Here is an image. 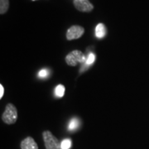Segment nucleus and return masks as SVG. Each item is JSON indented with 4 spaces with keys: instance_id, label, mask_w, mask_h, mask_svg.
<instances>
[{
    "instance_id": "6e6552de",
    "label": "nucleus",
    "mask_w": 149,
    "mask_h": 149,
    "mask_svg": "<svg viewBox=\"0 0 149 149\" xmlns=\"http://www.w3.org/2000/svg\"><path fill=\"white\" fill-rule=\"evenodd\" d=\"M95 55L94 53H92V52H91V53L89 54V56H88V58L86 60V61L85 62V65L81 66L82 68H81V70H80V72L85 71V70L88 69L91 65L95 62Z\"/></svg>"
},
{
    "instance_id": "ddd939ff",
    "label": "nucleus",
    "mask_w": 149,
    "mask_h": 149,
    "mask_svg": "<svg viewBox=\"0 0 149 149\" xmlns=\"http://www.w3.org/2000/svg\"><path fill=\"white\" fill-rule=\"evenodd\" d=\"M70 147H71V140L70 139H64L61 143V149H70Z\"/></svg>"
},
{
    "instance_id": "39448f33",
    "label": "nucleus",
    "mask_w": 149,
    "mask_h": 149,
    "mask_svg": "<svg viewBox=\"0 0 149 149\" xmlns=\"http://www.w3.org/2000/svg\"><path fill=\"white\" fill-rule=\"evenodd\" d=\"M74 5L80 12H91L94 8V6L89 0H74Z\"/></svg>"
},
{
    "instance_id": "f03ea898",
    "label": "nucleus",
    "mask_w": 149,
    "mask_h": 149,
    "mask_svg": "<svg viewBox=\"0 0 149 149\" xmlns=\"http://www.w3.org/2000/svg\"><path fill=\"white\" fill-rule=\"evenodd\" d=\"M86 61L85 55L83 52L78 50H74L73 52H70L66 56H65V62L68 65L70 66H75L79 63H85Z\"/></svg>"
},
{
    "instance_id": "9b49d317",
    "label": "nucleus",
    "mask_w": 149,
    "mask_h": 149,
    "mask_svg": "<svg viewBox=\"0 0 149 149\" xmlns=\"http://www.w3.org/2000/svg\"><path fill=\"white\" fill-rule=\"evenodd\" d=\"M78 127H79V120L77 118L71 119V121L69 123V125H68L70 131H74Z\"/></svg>"
},
{
    "instance_id": "f257e3e1",
    "label": "nucleus",
    "mask_w": 149,
    "mask_h": 149,
    "mask_svg": "<svg viewBox=\"0 0 149 149\" xmlns=\"http://www.w3.org/2000/svg\"><path fill=\"white\" fill-rule=\"evenodd\" d=\"M17 119V110L13 104H8L5 110L2 114V120L7 124L15 123Z\"/></svg>"
},
{
    "instance_id": "0eeeda50",
    "label": "nucleus",
    "mask_w": 149,
    "mask_h": 149,
    "mask_svg": "<svg viewBox=\"0 0 149 149\" xmlns=\"http://www.w3.org/2000/svg\"><path fill=\"white\" fill-rule=\"evenodd\" d=\"M106 35V27L104 24L99 23L95 27V37L98 39H102Z\"/></svg>"
},
{
    "instance_id": "4468645a",
    "label": "nucleus",
    "mask_w": 149,
    "mask_h": 149,
    "mask_svg": "<svg viewBox=\"0 0 149 149\" xmlns=\"http://www.w3.org/2000/svg\"><path fill=\"white\" fill-rule=\"evenodd\" d=\"M3 95H4V88L3 85L1 84L0 85V99H2L3 97Z\"/></svg>"
},
{
    "instance_id": "20e7f679",
    "label": "nucleus",
    "mask_w": 149,
    "mask_h": 149,
    "mask_svg": "<svg viewBox=\"0 0 149 149\" xmlns=\"http://www.w3.org/2000/svg\"><path fill=\"white\" fill-rule=\"evenodd\" d=\"M85 32V29L80 26H72L68 29L66 32V38L68 41L80 38Z\"/></svg>"
},
{
    "instance_id": "2eb2a0df",
    "label": "nucleus",
    "mask_w": 149,
    "mask_h": 149,
    "mask_svg": "<svg viewBox=\"0 0 149 149\" xmlns=\"http://www.w3.org/2000/svg\"><path fill=\"white\" fill-rule=\"evenodd\" d=\"M32 1H36V0H32Z\"/></svg>"
},
{
    "instance_id": "9d476101",
    "label": "nucleus",
    "mask_w": 149,
    "mask_h": 149,
    "mask_svg": "<svg viewBox=\"0 0 149 149\" xmlns=\"http://www.w3.org/2000/svg\"><path fill=\"white\" fill-rule=\"evenodd\" d=\"M65 95V86L62 85H58L55 89V95L57 98H61Z\"/></svg>"
},
{
    "instance_id": "7ed1b4c3",
    "label": "nucleus",
    "mask_w": 149,
    "mask_h": 149,
    "mask_svg": "<svg viewBox=\"0 0 149 149\" xmlns=\"http://www.w3.org/2000/svg\"><path fill=\"white\" fill-rule=\"evenodd\" d=\"M42 137L46 149H61V143L50 131H44Z\"/></svg>"
},
{
    "instance_id": "1a4fd4ad",
    "label": "nucleus",
    "mask_w": 149,
    "mask_h": 149,
    "mask_svg": "<svg viewBox=\"0 0 149 149\" xmlns=\"http://www.w3.org/2000/svg\"><path fill=\"white\" fill-rule=\"evenodd\" d=\"M9 1L8 0H0V13L4 14L8 9Z\"/></svg>"
},
{
    "instance_id": "f8f14e48",
    "label": "nucleus",
    "mask_w": 149,
    "mask_h": 149,
    "mask_svg": "<svg viewBox=\"0 0 149 149\" xmlns=\"http://www.w3.org/2000/svg\"><path fill=\"white\" fill-rule=\"evenodd\" d=\"M49 74H50V70L49 69H47V68H45V69H42L39 72H38V77L39 78H41V79H46V78H47L48 76H49Z\"/></svg>"
},
{
    "instance_id": "423d86ee",
    "label": "nucleus",
    "mask_w": 149,
    "mask_h": 149,
    "mask_svg": "<svg viewBox=\"0 0 149 149\" xmlns=\"http://www.w3.org/2000/svg\"><path fill=\"white\" fill-rule=\"evenodd\" d=\"M21 149H38V146L32 137H27L22 141Z\"/></svg>"
}]
</instances>
